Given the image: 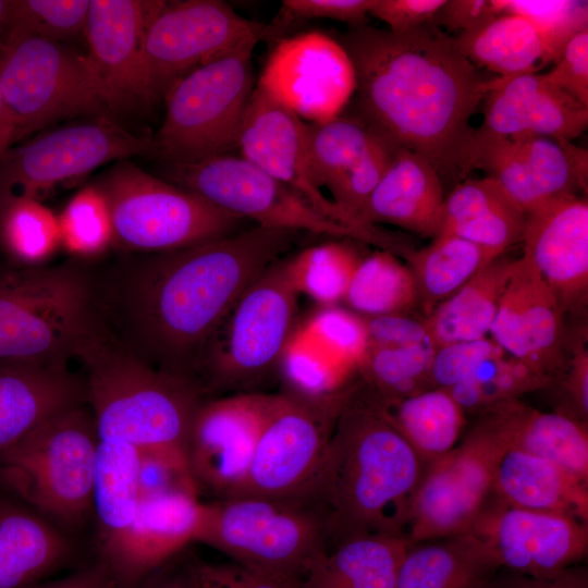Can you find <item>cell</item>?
<instances>
[{
    "label": "cell",
    "mask_w": 588,
    "mask_h": 588,
    "mask_svg": "<svg viewBox=\"0 0 588 588\" xmlns=\"http://www.w3.org/2000/svg\"><path fill=\"white\" fill-rule=\"evenodd\" d=\"M298 233L254 225L175 250L124 253L96 269L109 332L149 366L196 383V363L208 336L246 287L292 248Z\"/></svg>",
    "instance_id": "obj_1"
},
{
    "label": "cell",
    "mask_w": 588,
    "mask_h": 588,
    "mask_svg": "<svg viewBox=\"0 0 588 588\" xmlns=\"http://www.w3.org/2000/svg\"><path fill=\"white\" fill-rule=\"evenodd\" d=\"M341 45L356 75L353 115L395 149L427 159L441 179L467 176L470 120L490 79L454 37L431 24L403 34L362 24Z\"/></svg>",
    "instance_id": "obj_2"
},
{
    "label": "cell",
    "mask_w": 588,
    "mask_h": 588,
    "mask_svg": "<svg viewBox=\"0 0 588 588\" xmlns=\"http://www.w3.org/2000/svg\"><path fill=\"white\" fill-rule=\"evenodd\" d=\"M426 466L354 380L318 469L294 498L319 518L326 549L359 536L406 537Z\"/></svg>",
    "instance_id": "obj_3"
},
{
    "label": "cell",
    "mask_w": 588,
    "mask_h": 588,
    "mask_svg": "<svg viewBox=\"0 0 588 588\" xmlns=\"http://www.w3.org/2000/svg\"><path fill=\"white\" fill-rule=\"evenodd\" d=\"M108 334L93 266L0 267V362L70 364Z\"/></svg>",
    "instance_id": "obj_4"
},
{
    "label": "cell",
    "mask_w": 588,
    "mask_h": 588,
    "mask_svg": "<svg viewBox=\"0 0 588 588\" xmlns=\"http://www.w3.org/2000/svg\"><path fill=\"white\" fill-rule=\"evenodd\" d=\"M78 362L99 440L186 461L193 418L206 401L194 381L149 366L110 332Z\"/></svg>",
    "instance_id": "obj_5"
},
{
    "label": "cell",
    "mask_w": 588,
    "mask_h": 588,
    "mask_svg": "<svg viewBox=\"0 0 588 588\" xmlns=\"http://www.w3.org/2000/svg\"><path fill=\"white\" fill-rule=\"evenodd\" d=\"M98 443L87 403L59 409L0 453V490L74 535L91 519Z\"/></svg>",
    "instance_id": "obj_6"
},
{
    "label": "cell",
    "mask_w": 588,
    "mask_h": 588,
    "mask_svg": "<svg viewBox=\"0 0 588 588\" xmlns=\"http://www.w3.org/2000/svg\"><path fill=\"white\" fill-rule=\"evenodd\" d=\"M298 294L279 259L241 294L204 343L195 381L207 395L253 388L279 368L295 330Z\"/></svg>",
    "instance_id": "obj_7"
},
{
    "label": "cell",
    "mask_w": 588,
    "mask_h": 588,
    "mask_svg": "<svg viewBox=\"0 0 588 588\" xmlns=\"http://www.w3.org/2000/svg\"><path fill=\"white\" fill-rule=\"evenodd\" d=\"M94 185L109 209L113 247L126 254L185 248L237 232L246 221L124 160Z\"/></svg>",
    "instance_id": "obj_8"
},
{
    "label": "cell",
    "mask_w": 588,
    "mask_h": 588,
    "mask_svg": "<svg viewBox=\"0 0 588 588\" xmlns=\"http://www.w3.org/2000/svg\"><path fill=\"white\" fill-rule=\"evenodd\" d=\"M0 89L14 140L63 119L110 111L87 54L17 30L2 35Z\"/></svg>",
    "instance_id": "obj_9"
},
{
    "label": "cell",
    "mask_w": 588,
    "mask_h": 588,
    "mask_svg": "<svg viewBox=\"0 0 588 588\" xmlns=\"http://www.w3.org/2000/svg\"><path fill=\"white\" fill-rule=\"evenodd\" d=\"M258 40L197 68L166 95V114L152 138L155 152L170 163H189L237 147L255 89L253 50Z\"/></svg>",
    "instance_id": "obj_10"
},
{
    "label": "cell",
    "mask_w": 588,
    "mask_h": 588,
    "mask_svg": "<svg viewBox=\"0 0 588 588\" xmlns=\"http://www.w3.org/2000/svg\"><path fill=\"white\" fill-rule=\"evenodd\" d=\"M195 542L247 568L301 579L326 549L319 518L296 498L242 495L203 503Z\"/></svg>",
    "instance_id": "obj_11"
},
{
    "label": "cell",
    "mask_w": 588,
    "mask_h": 588,
    "mask_svg": "<svg viewBox=\"0 0 588 588\" xmlns=\"http://www.w3.org/2000/svg\"><path fill=\"white\" fill-rule=\"evenodd\" d=\"M353 382L322 397L277 394L246 477L233 497H296L320 465Z\"/></svg>",
    "instance_id": "obj_12"
},
{
    "label": "cell",
    "mask_w": 588,
    "mask_h": 588,
    "mask_svg": "<svg viewBox=\"0 0 588 588\" xmlns=\"http://www.w3.org/2000/svg\"><path fill=\"white\" fill-rule=\"evenodd\" d=\"M170 182L256 225L351 237L356 234L323 217L297 194L244 157L230 154L171 163Z\"/></svg>",
    "instance_id": "obj_13"
},
{
    "label": "cell",
    "mask_w": 588,
    "mask_h": 588,
    "mask_svg": "<svg viewBox=\"0 0 588 588\" xmlns=\"http://www.w3.org/2000/svg\"><path fill=\"white\" fill-rule=\"evenodd\" d=\"M147 152H155L152 138L137 136L106 117L58 128L7 149L0 159V199L40 200L57 186L109 161Z\"/></svg>",
    "instance_id": "obj_14"
},
{
    "label": "cell",
    "mask_w": 588,
    "mask_h": 588,
    "mask_svg": "<svg viewBox=\"0 0 588 588\" xmlns=\"http://www.w3.org/2000/svg\"><path fill=\"white\" fill-rule=\"evenodd\" d=\"M264 24L247 20L220 0L164 1L144 38V61L156 102L184 76L232 51L260 40Z\"/></svg>",
    "instance_id": "obj_15"
},
{
    "label": "cell",
    "mask_w": 588,
    "mask_h": 588,
    "mask_svg": "<svg viewBox=\"0 0 588 588\" xmlns=\"http://www.w3.org/2000/svg\"><path fill=\"white\" fill-rule=\"evenodd\" d=\"M503 451L473 425L455 448L428 464L412 500L406 538L416 543L471 531L494 497Z\"/></svg>",
    "instance_id": "obj_16"
},
{
    "label": "cell",
    "mask_w": 588,
    "mask_h": 588,
    "mask_svg": "<svg viewBox=\"0 0 588 588\" xmlns=\"http://www.w3.org/2000/svg\"><path fill=\"white\" fill-rule=\"evenodd\" d=\"M237 147L242 157L283 183L323 217L352 230L358 241L394 252L400 237L366 228L343 212L316 183L306 150L305 122L257 86L247 107Z\"/></svg>",
    "instance_id": "obj_17"
},
{
    "label": "cell",
    "mask_w": 588,
    "mask_h": 588,
    "mask_svg": "<svg viewBox=\"0 0 588 588\" xmlns=\"http://www.w3.org/2000/svg\"><path fill=\"white\" fill-rule=\"evenodd\" d=\"M305 122L341 115L356 90L354 65L336 40L308 32L281 40L256 85Z\"/></svg>",
    "instance_id": "obj_18"
},
{
    "label": "cell",
    "mask_w": 588,
    "mask_h": 588,
    "mask_svg": "<svg viewBox=\"0 0 588 588\" xmlns=\"http://www.w3.org/2000/svg\"><path fill=\"white\" fill-rule=\"evenodd\" d=\"M277 394L241 392L206 400L197 409L185 456L197 491L233 497L248 471Z\"/></svg>",
    "instance_id": "obj_19"
},
{
    "label": "cell",
    "mask_w": 588,
    "mask_h": 588,
    "mask_svg": "<svg viewBox=\"0 0 588 588\" xmlns=\"http://www.w3.org/2000/svg\"><path fill=\"white\" fill-rule=\"evenodd\" d=\"M587 151L548 137L509 138L475 131L467 172L481 169L529 212L553 199L587 193Z\"/></svg>",
    "instance_id": "obj_20"
},
{
    "label": "cell",
    "mask_w": 588,
    "mask_h": 588,
    "mask_svg": "<svg viewBox=\"0 0 588 588\" xmlns=\"http://www.w3.org/2000/svg\"><path fill=\"white\" fill-rule=\"evenodd\" d=\"M471 531L501 568L532 577L554 576L577 565L588 548V522L510 506L495 497Z\"/></svg>",
    "instance_id": "obj_21"
},
{
    "label": "cell",
    "mask_w": 588,
    "mask_h": 588,
    "mask_svg": "<svg viewBox=\"0 0 588 588\" xmlns=\"http://www.w3.org/2000/svg\"><path fill=\"white\" fill-rule=\"evenodd\" d=\"M164 1L90 0L86 53L110 111H143L156 103L145 61L146 29Z\"/></svg>",
    "instance_id": "obj_22"
},
{
    "label": "cell",
    "mask_w": 588,
    "mask_h": 588,
    "mask_svg": "<svg viewBox=\"0 0 588 588\" xmlns=\"http://www.w3.org/2000/svg\"><path fill=\"white\" fill-rule=\"evenodd\" d=\"M565 314L546 281L524 255L517 258L490 328L509 356L553 381L568 360Z\"/></svg>",
    "instance_id": "obj_23"
},
{
    "label": "cell",
    "mask_w": 588,
    "mask_h": 588,
    "mask_svg": "<svg viewBox=\"0 0 588 588\" xmlns=\"http://www.w3.org/2000/svg\"><path fill=\"white\" fill-rule=\"evenodd\" d=\"M305 143L318 186L358 224L376 226L364 224L359 213L396 149L353 114L305 122Z\"/></svg>",
    "instance_id": "obj_24"
},
{
    "label": "cell",
    "mask_w": 588,
    "mask_h": 588,
    "mask_svg": "<svg viewBox=\"0 0 588 588\" xmlns=\"http://www.w3.org/2000/svg\"><path fill=\"white\" fill-rule=\"evenodd\" d=\"M526 256L556 296L564 314L584 316L588 302V203L568 196L526 213Z\"/></svg>",
    "instance_id": "obj_25"
},
{
    "label": "cell",
    "mask_w": 588,
    "mask_h": 588,
    "mask_svg": "<svg viewBox=\"0 0 588 588\" xmlns=\"http://www.w3.org/2000/svg\"><path fill=\"white\" fill-rule=\"evenodd\" d=\"M482 103L483 122L477 130L492 136L571 142L588 125V108L543 74L491 78Z\"/></svg>",
    "instance_id": "obj_26"
},
{
    "label": "cell",
    "mask_w": 588,
    "mask_h": 588,
    "mask_svg": "<svg viewBox=\"0 0 588 588\" xmlns=\"http://www.w3.org/2000/svg\"><path fill=\"white\" fill-rule=\"evenodd\" d=\"M201 507L195 491L175 490L140 498L132 525L103 563L118 587L133 588L195 542Z\"/></svg>",
    "instance_id": "obj_27"
},
{
    "label": "cell",
    "mask_w": 588,
    "mask_h": 588,
    "mask_svg": "<svg viewBox=\"0 0 588 588\" xmlns=\"http://www.w3.org/2000/svg\"><path fill=\"white\" fill-rule=\"evenodd\" d=\"M86 403L83 375L70 364L0 362V453L51 414Z\"/></svg>",
    "instance_id": "obj_28"
},
{
    "label": "cell",
    "mask_w": 588,
    "mask_h": 588,
    "mask_svg": "<svg viewBox=\"0 0 588 588\" xmlns=\"http://www.w3.org/2000/svg\"><path fill=\"white\" fill-rule=\"evenodd\" d=\"M474 425L505 450L550 460L588 483V427L558 412H543L520 400L476 415Z\"/></svg>",
    "instance_id": "obj_29"
},
{
    "label": "cell",
    "mask_w": 588,
    "mask_h": 588,
    "mask_svg": "<svg viewBox=\"0 0 588 588\" xmlns=\"http://www.w3.org/2000/svg\"><path fill=\"white\" fill-rule=\"evenodd\" d=\"M73 534L0 490V588H30L76 554Z\"/></svg>",
    "instance_id": "obj_30"
},
{
    "label": "cell",
    "mask_w": 588,
    "mask_h": 588,
    "mask_svg": "<svg viewBox=\"0 0 588 588\" xmlns=\"http://www.w3.org/2000/svg\"><path fill=\"white\" fill-rule=\"evenodd\" d=\"M444 198L442 179L432 164L418 154L397 148L359 220L366 225L388 223L434 238L440 232Z\"/></svg>",
    "instance_id": "obj_31"
},
{
    "label": "cell",
    "mask_w": 588,
    "mask_h": 588,
    "mask_svg": "<svg viewBox=\"0 0 588 588\" xmlns=\"http://www.w3.org/2000/svg\"><path fill=\"white\" fill-rule=\"evenodd\" d=\"M525 223V210L495 179H467L445 196L438 235H454L501 255L522 242Z\"/></svg>",
    "instance_id": "obj_32"
},
{
    "label": "cell",
    "mask_w": 588,
    "mask_h": 588,
    "mask_svg": "<svg viewBox=\"0 0 588 588\" xmlns=\"http://www.w3.org/2000/svg\"><path fill=\"white\" fill-rule=\"evenodd\" d=\"M493 494L510 506L588 522V483L559 464L523 451H503L494 468Z\"/></svg>",
    "instance_id": "obj_33"
},
{
    "label": "cell",
    "mask_w": 588,
    "mask_h": 588,
    "mask_svg": "<svg viewBox=\"0 0 588 588\" xmlns=\"http://www.w3.org/2000/svg\"><path fill=\"white\" fill-rule=\"evenodd\" d=\"M139 503V451L99 440L91 493L98 561L106 563L132 525Z\"/></svg>",
    "instance_id": "obj_34"
},
{
    "label": "cell",
    "mask_w": 588,
    "mask_h": 588,
    "mask_svg": "<svg viewBox=\"0 0 588 588\" xmlns=\"http://www.w3.org/2000/svg\"><path fill=\"white\" fill-rule=\"evenodd\" d=\"M500 565L473 531L411 543L395 588H483Z\"/></svg>",
    "instance_id": "obj_35"
},
{
    "label": "cell",
    "mask_w": 588,
    "mask_h": 588,
    "mask_svg": "<svg viewBox=\"0 0 588 588\" xmlns=\"http://www.w3.org/2000/svg\"><path fill=\"white\" fill-rule=\"evenodd\" d=\"M412 542L405 536L367 535L324 549L308 566L301 588H395Z\"/></svg>",
    "instance_id": "obj_36"
},
{
    "label": "cell",
    "mask_w": 588,
    "mask_h": 588,
    "mask_svg": "<svg viewBox=\"0 0 588 588\" xmlns=\"http://www.w3.org/2000/svg\"><path fill=\"white\" fill-rule=\"evenodd\" d=\"M358 383L379 414L426 465L457 445L466 425V414L449 390L432 388L403 397L387 399L370 393Z\"/></svg>",
    "instance_id": "obj_37"
},
{
    "label": "cell",
    "mask_w": 588,
    "mask_h": 588,
    "mask_svg": "<svg viewBox=\"0 0 588 588\" xmlns=\"http://www.w3.org/2000/svg\"><path fill=\"white\" fill-rule=\"evenodd\" d=\"M516 260L499 255L425 317L437 346L487 338Z\"/></svg>",
    "instance_id": "obj_38"
},
{
    "label": "cell",
    "mask_w": 588,
    "mask_h": 588,
    "mask_svg": "<svg viewBox=\"0 0 588 588\" xmlns=\"http://www.w3.org/2000/svg\"><path fill=\"white\" fill-rule=\"evenodd\" d=\"M454 40L473 64L498 74L497 77L537 73L552 62L539 30L516 14H500Z\"/></svg>",
    "instance_id": "obj_39"
},
{
    "label": "cell",
    "mask_w": 588,
    "mask_h": 588,
    "mask_svg": "<svg viewBox=\"0 0 588 588\" xmlns=\"http://www.w3.org/2000/svg\"><path fill=\"white\" fill-rule=\"evenodd\" d=\"M499 255L454 235H438L407 257L424 317Z\"/></svg>",
    "instance_id": "obj_40"
},
{
    "label": "cell",
    "mask_w": 588,
    "mask_h": 588,
    "mask_svg": "<svg viewBox=\"0 0 588 588\" xmlns=\"http://www.w3.org/2000/svg\"><path fill=\"white\" fill-rule=\"evenodd\" d=\"M342 302L364 318L406 314L417 305L412 271L393 253L376 250L358 262Z\"/></svg>",
    "instance_id": "obj_41"
},
{
    "label": "cell",
    "mask_w": 588,
    "mask_h": 588,
    "mask_svg": "<svg viewBox=\"0 0 588 588\" xmlns=\"http://www.w3.org/2000/svg\"><path fill=\"white\" fill-rule=\"evenodd\" d=\"M437 347L433 342H368L357 368L358 381L370 393L387 399L432 389L430 366Z\"/></svg>",
    "instance_id": "obj_42"
},
{
    "label": "cell",
    "mask_w": 588,
    "mask_h": 588,
    "mask_svg": "<svg viewBox=\"0 0 588 588\" xmlns=\"http://www.w3.org/2000/svg\"><path fill=\"white\" fill-rule=\"evenodd\" d=\"M61 247L58 217L40 200L0 199V249L16 267H38Z\"/></svg>",
    "instance_id": "obj_43"
},
{
    "label": "cell",
    "mask_w": 588,
    "mask_h": 588,
    "mask_svg": "<svg viewBox=\"0 0 588 588\" xmlns=\"http://www.w3.org/2000/svg\"><path fill=\"white\" fill-rule=\"evenodd\" d=\"M552 383L550 377L503 353L482 362L449 391L466 415H478Z\"/></svg>",
    "instance_id": "obj_44"
},
{
    "label": "cell",
    "mask_w": 588,
    "mask_h": 588,
    "mask_svg": "<svg viewBox=\"0 0 588 588\" xmlns=\"http://www.w3.org/2000/svg\"><path fill=\"white\" fill-rule=\"evenodd\" d=\"M360 259L351 245L334 241L302 249L285 259V269L298 295L333 306L343 301Z\"/></svg>",
    "instance_id": "obj_45"
},
{
    "label": "cell",
    "mask_w": 588,
    "mask_h": 588,
    "mask_svg": "<svg viewBox=\"0 0 588 588\" xmlns=\"http://www.w3.org/2000/svg\"><path fill=\"white\" fill-rule=\"evenodd\" d=\"M57 217L61 247L76 260L99 257L113 246L109 209L94 184L77 192Z\"/></svg>",
    "instance_id": "obj_46"
},
{
    "label": "cell",
    "mask_w": 588,
    "mask_h": 588,
    "mask_svg": "<svg viewBox=\"0 0 588 588\" xmlns=\"http://www.w3.org/2000/svg\"><path fill=\"white\" fill-rule=\"evenodd\" d=\"M295 330L338 365L357 372L368 343L364 317L338 305L320 306Z\"/></svg>",
    "instance_id": "obj_47"
},
{
    "label": "cell",
    "mask_w": 588,
    "mask_h": 588,
    "mask_svg": "<svg viewBox=\"0 0 588 588\" xmlns=\"http://www.w3.org/2000/svg\"><path fill=\"white\" fill-rule=\"evenodd\" d=\"M279 369L291 393L322 397L346 388L353 372L344 369L294 330L281 355Z\"/></svg>",
    "instance_id": "obj_48"
},
{
    "label": "cell",
    "mask_w": 588,
    "mask_h": 588,
    "mask_svg": "<svg viewBox=\"0 0 588 588\" xmlns=\"http://www.w3.org/2000/svg\"><path fill=\"white\" fill-rule=\"evenodd\" d=\"M89 7L90 0H14L4 30L59 42L73 39L84 36Z\"/></svg>",
    "instance_id": "obj_49"
},
{
    "label": "cell",
    "mask_w": 588,
    "mask_h": 588,
    "mask_svg": "<svg viewBox=\"0 0 588 588\" xmlns=\"http://www.w3.org/2000/svg\"><path fill=\"white\" fill-rule=\"evenodd\" d=\"M501 14L527 19L541 34L552 62L567 41L588 27L587 1L568 0H494Z\"/></svg>",
    "instance_id": "obj_50"
},
{
    "label": "cell",
    "mask_w": 588,
    "mask_h": 588,
    "mask_svg": "<svg viewBox=\"0 0 588 588\" xmlns=\"http://www.w3.org/2000/svg\"><path fill=\"white\" fill-rule=\"evenodd\" d=\"M503 353L491 338L438 346L430 366L431 387L450 390L482 362Z\"/></svg>",
    "instance_id": "obj_51"
},
{
    "label": "cell",
    "mask_w": 588,
    "mask_h": 588,
    "mask_svg": "<svg viewBox=\"0 0 588 588\" xmlns=\"http://www.w3.org/2000/svg\"><path fill=\"white\" fill-rule=\"evenodd\" d=\"M587 329L569 334L568 360L565 370L552 384H560L562 403L555 411L577 420L588 419V351Z\"/></svg>",
    "instance_id": "obj_52"
},
{
    "label": "cell",
    "mask_w": 588,
    "mask_h": 588,
    "mask_svg": "<svg viewBox=\"0 0 588 588\" xmlns=\"http://www.w3.org/2000/svg\"><path fill=\"white\" fill-rule=\"evenodd\" d=\"M543 75L588 108V27L567 41L554 66Z\"/></svg>",
    "instance_id": "obj_53"
},
{
    "label": "cell",
    "mask_w": 588,
    "mask_h": 588,
    "mask_svg": "<svg viewBox=\"0 0 588 588\" xmlns=\"http://www.w3.org/2000/svg\"><path fill=\"white\" fill-rule=\"evenodd\" d=\"M207 588H301V578L247 568L231 561L224 564L203 562Z\"/></svg>",
    "instance_id": "obj_54"
},
{
    "label": "cell",
    "mask_w": 588,
    "mask_h": 588,
    "mask_svg": "<svg viewBox=\"0 0 588 588\" xmlns=\"http://www.w3.org/2000/svg\"><path fill=\"white\" fill-rule=\"evenodd\" d=\"M446 0H375L369 14L384 22L388 29L403 34L429 24Z\"/></svg>",
    "instance_id": "obj_55"
},
{
    "label": "cell",
    "mask_w": 588,
    "mask_h": 588,
    "mask_svg": "<svg viewBox=\"0 0 588 588\" xmlns=\"http://www.w3.org/2000/svg\"><path fill=\"white\" fill-rule=\"evenodd\" d=\"M375 0H284L282 7L292 19H331L350 26L366 24Z\"/></svg>",
    "instance_id": "obj_56"
},
{
    "label": "cell",
    "mask_w": 588,
    "mask_h": 588,
    "mask_svg": "<svg viewBox=\"0 0 588 588\" xmlns=\"http://www.w3.org/2000/svg\"><path fill=\"white\" fill-rule=\"evenodd\" d=\"M203 562L186 549L155 568L133 588H207Z\"/></svg>",
    "instance_id": "obj_57"
},
{
    "label": "cell",
    "mask_w": 588,
    "mask_h": 588,
    "mask_svg": "<svg viewBox=\"0 0 588 588\" xmlns=\"http://www.w3.org/2000/svg\"><path fill=\"white\" fill-rule=\"evenodd\" d=\"M500 14L494 0H446L429 24L464 34L481 27Z\"/></svg>",
    "instance_id": "obj_58"
},
{
    "label": "cell",
    "mask_w": 588,
    "mask_h": 588,
    "mask_svg": "<svg viewBox=\"0 0 588 588\" xmlns=\"http://www.w3.org/2000/svg\"><path fill=\"white\" fill-rule=\"evenodd\" d=\"M497 574L483 588H588L587 569L577 565L550 577H532L512 572L501 576Z\"/></svg>",
    "instance_id": "obj_59"
},
{
    "label": "cell",
    "mask_w": 588,
    "mask_h": 588,
    "mask_svg": "<svg viewBox=\"0 0 588 588\" xmlns=\"http://www.w3.org/2000/svg\"><path fill=\"white\" fill-rule=\"evenodd\" d=\"M30 588H119L109 568L100 561Z\"/></svg>",
    "instance_id": "obj_60"
},
{
    "label": "cell",
    "mask_w": 588,
    "mask_h": 588,
    "mask_svg": "<svg viewBox=\"0 0 588 588\" xmlns=\"http://www.w3.org/2000/svg\"><path fill=\"white\" fill-rule=\"evenodd\" d=\"M12 142H14L12 125L9 123L0 125V159Z\"/></svg>",
    "instance_id": "obj_61"
},
{
    "label": "cell",
    "mask_w": 588,
    "mask_h": 588,
    "mask_svg": "<svg viewBox=\"0 0 588 588\" xmlns=\"http://www.w3.org/2000/svg\"><path fill=\"white\" fill-rule=\"evenodd\" d=\"M12 1L0 0V45L7 20L10 14Z\"/></svg>",
    "instance_id": "obj_62"
},
{
    "label": "cell",
    "mask_w": 588,
    "mask_h": 588,
    "mask_svg": "<svg viewBox=\"0 0 588 588\" xmlns=\"http://www.w3.org/2000/svg\"><path fill=\"white\" fill-rule=\"evenodd\" d=\"M7 123L11 124V122L9 120V117H8L5 105H4V101H3V97H2V94H1V89H0V125L7 124Z\"/></svg>",
    "instance_id": "obj_63"
}]
</instances>
